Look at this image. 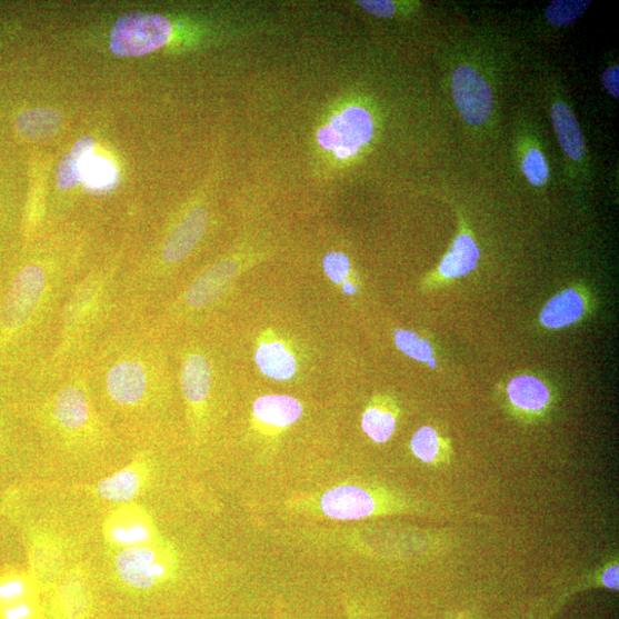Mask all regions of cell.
Masks as SVG:
<instances>
[{"instance_id":"cell-29","label":"cell","mask_w":619,"mask_h":619,"mask_svg":"<svg viewBox=\"0 0 619 619\" xmlns=\"http://www.w3.org/2000/svg\"><path fill=\"white\" fill-rule=\"evenodd\" d=\"M322 263L326 276L329 277L331 281L343 286L350 282L348 280L351 273V264L343 252L332 251L327 253Z\"/></svg>"},{"instance_id":"cell-3","label":"cell","mask_w":619,"mask_h":619,"mask_svg":"<svg viewBox=\"0 0 619 619\" xmlns=\"http://www.w3.org/2000/svg\"><path fill=\"white\" fill-rule=\"evenodd\" d=\"M123 271L119 258L86 269L64 301L54 348L30 381L58 377L86 362L118 315Z\"/></svg>"},{"instance_id":"cell-5","label":"cell","mask_w":619,"mask_h":619,"mask_svg":"<svg viewBox=\"0 0 619 619\" xmlns=\"http://www.w3.org/2000/svg\"><path fill=\"white\" fill-rule=\"evenodd\" d=\"M447 77L451 100L468 132H491L499 108L495 72L477 54L460 51L451 58Z\"/></svg>"},{"instance_id":"cell-18","label":"cell","mask_w":619,"mask_h":619,"mask_svg":"<svg viewBox=\"0 0 619 619\" xmlns=\"http://www.w3.org/2000/svg\"><path fill=\"white\" fill-rule=\"evenodd\" d=\"M260 371L277 381H287L297 373V359L282 342L268 340L260 345L254 353Z\"/></svg>"},{"instance_id":"cell-24","label":"cell","mask_w":619,"mask_h":619,"mask_svg":"<svg viewBox=\"0 0 619 619\" xmlns=\"http://www.w3.org/2000/svg\"><path fill=\"white\" fill-rule=\"evenodd\" d=\"M591 4V0H553L543 11V23L557 30L568 28L586 16Z\"/></svg>"},{"instance_id":"cell-23","label":"cell","mask_w":619,"mask_h":619,"mask_svg":"<svg viewBox=\"0 0 619 619\" xmlns=\"http://www.w3.org/2000/svg\"><path fill=\"white\" fill-rule=\"evenodd\" d=\"M81 183L91 192L104 193L119 183V171L112 161L92 156L82 170Z\"/></svg>"},{"instance_id":"cell-15","label":"cell","mask_w":619,"mask_h":619,"mask_svg":"<svg viewBox=\"0 0 619 619\" xmlns=\"http://www.w3.org/2000/svg\"><path fill=\"white\" fill-rule=\"evenodd\" d=\"M589 311L586 291L568 288L552 298L540 312V323L548 330L566 329L582 319Z\"/></svg>"},{"instance_id":"cell-26","label":"cell","mask_w":619,"mask_h":619,"mask_svg":"<svg viewBox=\"0 0 619 619\" xmlns=\"http://www.w3.org/2000/svg\"><path fill=\"white\" fill-rule=\"evenodd\" d=\"M395 343L408 357L428 363L429 368L433 369L436 367L435 352L431 345L417 333L405 330L396 331Z\"/></svg>"},{"instance_id":"cell-32","label":"cell","mask_w":619,"mask_h":619,"mask_svg":"<svg viewBox=\"0 0 619 619\" xmlns=\"http://www.w3.org/2000/svg\"><path fill=\"white\" fill-rule=\"evenodd\" d=\"M618 567L613 566L609 568L602 576V581L606 588L611 590L618 589Z\"/></svg>"},{"instance_id":"cell-10","label":"cell","mask_w":619,"mask_h":619,"mask_svg":"<svg viewBox=\"0 0 619 619\" xmlns=\"http://www.w3.org/2000/svg\"><path fill=\"white\" fill-rule=\"evenodd\" d=\"M458 231L440 264L423 280L425 289L447 286L475 271L481 259V250L466 217L458 209Z\"/></svg>"},{"instance_id":"cell-30","label":"cell","mask_w":619,"mask_h":619,"mask_svg":"<svg viewBox=\"0 0 619 619\" xmlns=\"http://www.w3.org/2000/svg\"><path fill=\"white\" fill-rule=\"evenodd\" d=\"M0 619H43L39 599L28 600L0 610Z\"/></svg>"},{"instance_id":"cell-16","label":"cell","mask_w":619,"mask_h":619,"mask_svg":"<svg viewBox=\"0 0 619 619\" xmlns=\"http://www.w3.org/2000/svg\"><path fill=\"white\" fill-rule=\"evenodd\" d=\"M56 612L59 619H87L91 593L87 577L79 570L69 572L56 593Z\"/></svg>"},{"instance_id":"cell-31","label":"cell","mask_w":619,"mask_h":619,"mask_svg":"<svg viewBox=\"0 0 619 619\" xmlns=\"http://www.w3.org/2000/svg\"><path fill=\"white\" fill-rule=\"evenodd\" d=\"M601 84L603 90L612 99H619V64L617 61L603 69L601 74Z\"/></svg>"},{"instance_id":"cell-8","label":"cell","mask_w":619,"mask_h":619,"mask_svg":"<svg viewBox=\"0 0 619 619\" xmlns=\"http://www.w3.org/2000/svg\"><path fill=\"white\" fill-rule=\"evenodd\" d=\"M171 22L159 14L137 12L120 18L109 48L120 58L142 57L163 48L171 39Z\"/></svg>"},{"instance_id":"cell-17","label":"cell","mask_w":619,"mask_h":619,"mask_svg":"<svg viewBox=\"0 0 619 619\" xmlns=\"http://www.w3.org/2000/svg\"><path fill=\"white\" fill-rule=\"evenodd\" d=\"M252 411L260 422L276 428L294 425L303 415L299 400L284 395L260 397L253 403Z\"/></svg>"},{"instance_id":"cell-7","label":"cell","mask_w":619,"mask_h":619,"mask_svg":"<svg viewBox=\"0 0 619 619\" xmlns=\"http://www.w3.org/2000/svg\"><path fill=\"white\" fill-rule=\"evenodd\" d=\"M114 567L123 586L136 591H151L170 579L174 563L168 548L158 540L120 550Z\"/></svg>"},{"instance_id":"cell-19","label":"cell","mask_w":619,"mask_h":619,"mask_svg":"<svg viewBox=\"0 0 619 619\" xmlns=\"http://www.w3.org/2000/svg\"><path fill=\"white\" fill-rule=\"evenodd\" d=\"M507 396L511 403L525 412H541L549 407L551 391L548 386L533 376H519L509 381Z\"/></svg>"},{"instance_id":"cell-1","label":"cell","mask_w":619,"mask_h":619,"mask_svg":"<svg viewBox=\"0 0 619 619\" xmlns=\"http://www.w3.org/2000/svg\"><path fill=\"white\" fill-rule=\"evenodd\" d=\"M169 337L150 313L118 312L84 362L94 402L104 418L124 427L153 421L173 393Z\"/></svg>"},{"instance_id":"cell-33","label":"cell","mask_w":619,"mask_h":619,"mask_svg":"<svg viewBox=\"0 0 619 619\" xmlns=\"http://www.w3.org/2000/svg\"><path fill=\"white\" fill-rule=\"evenodd\" d=\"M6 439V422L3 418L0 417V450H2Z\"/></svg>"},{"instance_id":"cell-9","label":"cell","mask_w":619,"mask_h":619,"mask_svg":"<svg viewBox=\"0 0 619 619\" xmlns=\"http://www.w3.org/2000/svg\"><path fill=\"white\" fill-rule=\"evenodd\" d=\"M376 120L368 108L349 106L318 131V142L340 160L356 157L373 140Z\"/></svg>"},{"instance_id":"cell-14","label":"cell","mask_w":619,"mask_h":619,"mask_svg":"<svg viewBox=\"0 0 619 619\" xmlns=\"http://www.w3.org/2000/svg\"><path fill=\"white\" fill-rule=\"evenodd\" d=\"M321 509L331 519L356 521L372 516L376 501L366 490L355 486H341L323 495Z\"/></svg>"},{"instance_id":"cell-22","label":"cell","mask_w":619,"mask_h":619,"mask_svg":"<svg viewBox=\"0 0 619 619\" xmlns=\"http://www.w3.org/2000/svg\"><path fill=\"white\" fill-rule=\"evenodd\" d=\"M39 585L32 575L12 570L0 575V610L39 599Z\"/></svg>"},{"instance_id":"cell-28","label":"cell","mask_w":619,"mask_h":619,"mask_svg":"<svg viewBox=\"0 0 619 619\" xmlns=\"http://www.w3.org/2000/svg\"><path fill=\"white\" fill-rule=\"evenodd\" d=\"M411 449L423 462L433 461L440 451V437L431 427H422L413 436Z\"/></svg>"},{"instance_id":"cell-11","label":"cell","mask_w":619,"mask_h":619,"mask_svg":"<svg viewBox=\"0 0 619 619\" xmlns=\"http://www.w3.org/2000/svg\"><path fill=\"white\" fill-rule=\"evenodd\" d=\"M103 535L107 542L118 550L137 548L159 540L151 516L134 502L119 506L106 518Z\"/></svg>"},{"instance_id":"cell-12","label":"cell","mask_w":619,"mask_h":619,"mask_svg":"<svg viewBox=\"0 0 619 619\" xmlns=\"http://www.w3.org/2000/svg\"><path fill=\"white\" fill-rule=\"evenodd\" d=\"M513 148L518 168L527 183L538 190L548 189L551 167L546 156L542 137L528 120H519L513 129Z\"/></svg>"},{"instance_id":"cell-20","label":"cell","mask_w":619,"mask_h":619,"mask_svg":"<svg viewBox=\"0 0 619 619\" xmlns=\"http://www.w3.org/2000/svg\"><path fill=\"white\" fill-rule=\"evenodd\" d=\"M62 126V116L56 109L32 108L20 113L16 120L18 133L30 141L53 138Z\"/></svg>"},{"instance_id":"cell-13","label":"cell","mask_w":619,"mask_h":619,"mask_svg":"<svg viewBox=\"0 0 619 619\" xmlns=\"http://www.w3.org/2000/svg\"><path fill=\"white\" fill-rule=\"evenodd\" d=\"M151 465V453L144 449L138 451L124 467L98 482L96 495L109 502H133L148 485Z\"/></svg>"},{"instance_id":"cell-4","label":"cell","mask_w":619,"mask_h":619,"mask_svg":"<svg viewBox=\"0 0 619 619\" xmlns=\"http://www.w3.org/2000/svg\"><path fill=\"white\" fill-rule=\"evenodd\" d=\"M31 383L36 393L32 415L50 447L87 456L107 450L117 441L113 428L94 402L84 363Z\"/></svg>"},{"instance_id":"cell-6","label":"cell","mask_w":619,"mask_h":619,"mask_svg":"<svg viewBox=\"0 0 619 619\" xmlns=\"http://www.w3.org/2000/svg\"><path fill=\"white\" fill-rule=\"evenodd\" d=\"M545 100L562 153L567 180L575 184L589 183L593 172L587 139L561 82L555 78L546 82Z\"/></svg>"},{"instance_id":"cell-2","label":"cell","mask_w":619,"mask_h":619,"mask_svg":"<svg viewBox=\"0 0 619 619\" xmlns=\"http://www.w3.org/2000/svg\"><path fill=\"white\" fill-rule=\"evenodd\" d=\"M78 251H49L21 264L0 291V368L31 380L50 357L67 296L86 269Z\"/></svg>"},{"instance_id":"cell-27","label":"cell","mask_w":619,"mask_h":619,"mask_svg":"<svg viewBox=\"0 0 619 619\" xmlns=\"http://www.w3.org/2000/svg\"><path fill=\"white\" fill-rule=\"evenodd\" d=\"M357 6L367 13L381 19L406 17L416 13L421 8L419 2H392V0H359Z\"/></svg>"},{"instance_id":"cell-21","label":"cell","mask_w":619,"mask_h":619,"mask_svg":"<svg viewBox=\"0 0 619 619\" xmlns=\"http://www.w3.org/2000/svg\"><path fill=\"white\" fill-rule=\"evenodd\" d=\"M96 141L91 137L81 138L59 163L57 184L62 191L74 189L81 183L82 170L87 161L94 156Z\"/></svg>"},{"instance_id":"cell-25","label":"cell","mask_w":619,"mask_h":619,"mask_svg":"<svg viewBox=\"0 0 619 619\" xmlns=\"http://www.w3.org/2000/svg\"><path fill=\"white\" fill-rule=\"evenodd\" d=\"M361 428L376 443H386L396 429L395 415L382 407H370L362 415Z\"/></svg>"}]
</instances>
